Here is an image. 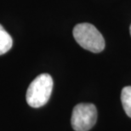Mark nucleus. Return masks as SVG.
Segmentation results:
<instances>
[{
	"label": "nucleus",
	"mask_w": 131,
	"mask_h": 131,
	"mask_svg": "<svg viewBox=\"0 0 131 131\" xmlns=\"http://www.w3.org/2000/svg\"><path fill=\"white\" fill-rule=\"evenodd\" d=\"M97 120V110L91 103H80L74 106L72 113V127L75 131H89Z\"/></svg>",
	"instance_id": "obj_3"
},
{
	"label": "nucleus",
	"mask_w": 131,
	"mask_h": 131,
	"mask_svg": "<svg viewBox=\"0 0 131 131\" xmlns=\"http://www.w3.org/2000/svg\"><path fill=\"white\" fill-rule=\"evenodd\" d=\"M129 31H130V35H131V26H130V27H129Z\"/></svg>",
	"instance_id": "obj_6"
},
{
	"label": "nucleus",
	"mask_w": 131,
	"mask_h": 131,
	"mask_svg": "<svg viewBox=\"0 0 131 131\" xmlns=\"http://www.w3.org/2000/svg\"><path fill=\"white\" fill-rule=\"evenodd\" d=\"M53 78L48 73L40 74L30 83L27 90V104L34 108L44 106L50 98L53 90Z\"/></svg>",
	"instance_id": "obj_1"
},
{
	"label": "nucleus",
	"mask_w": 131,
	"mask_h": 131,
	"mask_svg": "<svg viewBox=\"0 0 131 131\" xmlns=\"http://www.w3.org/2000/svg\"><path fill=\"white\" fill-rule=\"evenodd\" d=\"M13 45V39L2 25H0V56L7 53Z\"/></svg>",
	"instance_id": "obj_4"
},
{
	"label": "nucleus",
	"mask_w": 131,
	"mask_h": 131,
	"mask_svg": "<svg viewBox=\"0 0 131 131\" xmlns=\"http://www.w3.org/2000/svg\"><path fill=\"white\" fill-rule=\"evenodd\" d=\"M121 101L126 114L131 117V86H126L122 90Z\"/></svg>",
	"instance_id": "obj_5"
},
{
	"label": "nucleus",
	"mask_w": 131,
	"mask_h": 131,
	"mask_svg": "<svg viewBox=\"0 0 131 131\" xmlns=\"http://www.w3.org/2000/svg\"><path fill=\"white\" fill-rule=\"evenodd\" d=\"M73 37L76 42L86 50L100 53L105 49L103 36L95 26L90 23H80L73 28Z\"/></svg>",
	"instance_id": "obj_2"
}]
</instances>
